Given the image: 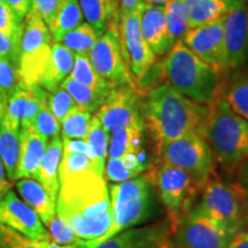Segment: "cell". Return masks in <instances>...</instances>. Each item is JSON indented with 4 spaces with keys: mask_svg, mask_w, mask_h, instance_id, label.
Segmentation results:
<instances>
[{
    "mask_svg": "<svg viewBox=\"0 0 248 248\" xmlns=\"http://www.w3.org/2000/svg\"><path fill=\"white\" fill-rule=\"evenodd\" d=\"M57 215L83 241L95 240L109 230L113 213L104 176L83 172L60 179Z\"/></svg>",
    "mask_w": 248,
    "mask_h": 248,
    "instance_id": "cell-1",
    "label": "cell"
},
{
    "mask_svg": "<svg viewBox=\"0 0 248 248\" xmlns=\"http://www.w3.org/2000/svg\"><path fill=\"white\" fill-rule=\"evenodd\" d=\"M140 107L157 150L185 136L203 137L210 110L209 106L197 104L168 84L148 90Z\"/></svg>",
    "mask_w": 248,
    "mask_h": 248,
    "instance_id": "cell-2",
    "label": "cell"
},
{
    "mask_svg": "<svg viewBox=\"0 0 248 248\" xmlns=\"http://www.w3.org/2000/svg\"><path fill=\"white\" fill-rule=\"evenodd\" d=\"M215 68L200 60L178 39L162 62L167 84L200 105L210 106L223 94L221 77Z\"/></svg>",
    "mask_w": 248,
    "mask_h": 248,
    "instance_id": "cell-3",
    "label": "cell"
},
{
    "mask_svg": "<svg viewBox=\"0 0 248 248\" xmlns=\"http://www.w3.org/2000/svg\"><path fill=\"white\" fill-rule=\"evenodd\" d=\"M151 176L140 175L130 181L111 184L109 195L113 221L106 233L95 240H80L77 246L91 248L128 229L150 219L155 213V191Z\"/></svg>",
    "mask_w": 248,
    "mask_h": 248,
    "instance_id": "cell-4",
    "label": "cell"
},
{
    "mask_svg": "<svg viewBox=\"0 0 248 248\" xmlns=\"http://www.w3.org/2000/svg\"><path fill=\"white\" fill-rule=\"evenodd\" d=\"M209 107L203 138L223 168L234 171L248 160V122L232 109L224 94Z\"/></svg>",
    "mask_w": 248,
    "mask_h": 248,
    "instance_id": "cell-5",
    "label": "cell"
},
{
    "mask_svg": "<svg viewBox=\"0 0 248 248\" xmlns=\"http://www.w3.org/2000/svg\"><path fill=\"white\" fill-rule=\"evenodd\" d=\"M52 38L44 21L29 11L23 20L18 70L23 86H42L51 60Z\"/></svg>",
    "mask_w": 248,
    "mask_h": 248,
    "instance_id": "cell-6",
    "label": "cell"
},
{
    "mask_svg": "<svg viewBox=\"0 0 248 248\" xmlns=\"http://www.w3.org/2000/svg\"><path fill=\"white\" fill-rule=\"evenodd\" d=\"M195 206L233 234L247 225L246 202L237 183L212 178L201 188L199 203Z\"/></svg>",
    "mask_w": 248,
    "mask_h": 248,
    "instance_id": "cell-7",
    "label": "cell"
},
{
    "mask_svg": "<svg viewBox=\"0 0 248 248\" xmlns=\"http://www.w3.org/2000/svg\"><path fill=\"white\" fill-rule=\"evenodd\" d=\"M161 162L184 170L201 190L213 178L215 156L203 137L190 135L164 144L157 150Z\"/></svg>",
    "mask_w": 248,
    "mask_h": 248,
    "instance_id": "cell-8",
    "label": "cell"
},
{
    "mask_svg": "<svg viewBox=\"0 0 248 248\" xmlns=\"http://www.w3.org/2000/svg\"><path fill=\"white\" fill-rule=\"evenodd\" d=\"M148 175L167 210L170 229L173 232L182 216L192 207L197 185L184 170L164 162H160Z\"/></svg>",
    "mask_w": 248,
    "mask_h": 248,
    "instance_id": "cell-9",
    "label": "cell"
},
{
    "mask_svg": "<svg viewBox=\"0 0 248 248\" xmlns=\"http://www.w3.org/2000/svg\"><path fill=\"white\" fill-rule=\"evenodd\" d=\"M89 59L98 75L113 88L132 86L137 89L122 54L119 30L115 22L108 24L106 31L99 37L90 51Z\"/></svg>",
    "mask_w": 248,
    "mask_h": 248,
    "instance_id": "cell-10",
    "label": "cell"
},
{
    "mask_svg": "<svg viewBox=\"0 0 248 248\" xmlns=\"http://www.w3.org/2000/svg\"><path fill=\"white\" fill-rule=\"evenodd\" d=\"M175 248H226L232 235L197 206H192L176 225Z\"/></svg>",
    "mask_w": 248,
    "mask_h": 248,
    "instance_id": "cell-11",
    "label": "cell"
},
{
    "mask_svg": "<svg viewBox=\"0 0 248 248\" xmlns=\"http://www.w3.org/2000/svg\"><path fill=\"white\" fill-rule=\"evenodd\" d=\"M144 5V4H142ZM131 13L121 14L120 43L122 53L125 55L130 70L141 85L142 80L150 73L155 62V54L142 37L140 30L141 8Z\"/></svg>",
    "mask_w": 248,
    "mask_h": 248,
    "instance_id": "cell-12",
    "label": "cell"
},
{
    "mask_svg": "<svg viewBox=\"0 0 248 248\" xmlns=\"http://www.w3.org/2000/svg\"><path fill=\"white\" fill-rule=\"evenodd\" d=\"M226 68L238 69L248 61V2L231 0L223 16Z\"/></svg>",
    "mask_w": 248,
    "mask_h": 248,
    "instance_id": "cell-13",
    "label": "cell"
},
{
    "mask_svg": "<svg viewBox=\"0 0 248 248\" xmlns=\"http://www.w3.org/2000/svg\"><path fill=\"white\" fill-rule=\"evenodd\" d=\"M182 42L200 60L218 71L224 73L226 68L223 17L213 22L191 29L182 38Z\"/></svg>",
    "mask_w": 248,
    "mask_h": 248,
    "instance_id": "cell-14",
    "label": "cell"
},
{
    "mask_svg": "<svg viewBox=\"0 0 248 248\" xmlns=\"http://www.w3.org/2000/svg\"><path fill=\"white\" fill-rule=\"evenodd\" d=\"M139 115H141L140 97L138 90L132 86L114 88L95 113L109 135L123 129Z\"/></svg>",
    "mask_w": 248,
    "mask_h": 248,
    "instance_id": "cell-15",
    "label": "cell"
},
{
    "mask_svg": "<svg viewBox=\"0 0 248 248\" xmlns=\"http://www.w3.org/2000/svg\"><path fill=\"white\" fill-rule=\"evenodd\" d=\"M0 223L37 241H51L39 216L24 201L9 190L0 200Z\"/></svg>",
    "mask_w": 248,
    "mask_h": 248,
    "instance_id": "cell-16",
    "label": "cell"
},
{
    "mask_svg": "<svg viewBox=\"0 0 248 248\" xmlns=\"http://www.w3.org/2000/svg\"><path fill=\"white\" fill-rule=\"evenodd\" d=\"M48 145V139L43 136L31 122H21L20 159L16 169V179H36L39 164Z\"/></svg>",
    "mask_w": 248,
    "mask_h": 248,
    "instance_id": "cell-17",
    "label": "cell"
},
{
    "mask_svg": "<svg viewBox=\"0 0 248 248\" xmlns=\"http://www.w3.org/2000/svg\"><path fill=\"white\" fill-rule=\"evenodd\" d=\"M171 232L169 222L154 223L141 228H132L101 241L91 248H155L168 239ZM77 248H84L78 247Z\"/></svg>",
    "mask_w": 248,
    "mask_h": 248,
    "instance_id": "cell-18",
    "label": "cell"
},
{
    "mask_svg": "<svg viewBox=\"0 0 248 248\" xmlns=\"http://www.w3.org/2000/svg\"><path fill=\"white\" fill-rule=\"evenodd\" d=\"M140 30L155 55H164L176 43L167 26L164 5L144 2L140 13Z\"/></svg>",
    "mask_w": 248,
    "mask_h": 248,
    "instance_id": "cell-19",
    "label": "cell"
},
{
    "mask_svg": "<svg viewBox=\"0 0 248 248\" xmlns=\"http://www.w3.org/2000/svg\"><path fill=\"white\" fill-rule=\"evenodd\" d=\"M145 128L146 125L144 119L139 115L123 129L111 133L108 147V159H121L129 154L142 151Z\"/></svg>",
    "mask_w": 248,
    "mask_h": 248,
    "instance_id": "cell-20",
    "label": "cell"
},
{
    "mask_svg": "<svg viewBox=\"0 0 248 248\" xmlns=\"http://www.w3.org/2000/svg\"><path fill=\"white\" fill-rule=\"evenodd\" d=\"M63 154V144L60 136L51 139L39 164L36 181L42 184L52 200L57 202V198L60 188L59 181V167Z\"/></svg>",
    "mask_w": 248,
    "mask_h": 248,
    "instance_id": "cell-21",
    "label": "cell"
},
{
    "mask_svg": "<svg viewBox=\"0 0 248 248\" xmlns=\"http://www.w3.org/2000/svg\"><path fill=\"white\" fill-rule=\"evenodd\" d=\"M16 188L24 202L39 216L43 224L48 226L57 215V202L52 200L39 182L32 178H22L16 183Z\"/></svg>",
    "mask_w": 248,
    "mask_h": 248,
    "instance_id": "cell-22",
    "label": "cell"
},
{
    "mask_svg": "<svg viewBox=\"0 0 248 248\" xmlns=\"http://www.w3.org/2000/svg\"><path fill=\"white\" fill-rule=\"evenodd\" d=\"M20 124L5 114L0 125V159L9 181H16V169L20 159Z\"/></svg>",
    "mask_w": 248,
    "mask_h": 248,
    "instance_id": "cell-23",
    "label": "cell"
},
{
    "mask_svg": "<svg viewBox=\"0 0 248 248\" xmlns=\"http://www.w3.org/2000/svg\"><path fill=\"white\" fill-rule=\"evenodd\" d=\"M40 92V86H20L9 95L6 115L18 123H32L39 109Z\"/></svg>",
    "mask_w": 248,
    "mask_h": 248,
    "instance_id": "cell-24",
    "label": "cell"
},
{
    "mask_svg": "<svg viewBox=\"0 0 248 248\" xmlns=\"http://www.w3.org/2000/svg\"><path fill=\"white\" fill-rule=\"evenodd\" d=\"M150 168L146 153L144 151L129 154L121 159H108L105 164L104 175L111 183H123L138 177Z\"/></svg>",
    "mask_w": 248,
    "mask_h": 248,
    "instance_id": "cell-25",
    "label": "cell"
},
{
    "mask_svg": "<svg viewBox=\"0 0 248 248\" xmlns=\"http://www.w3.org/2000/svg\"><path fill=\"white\" fill-rule=\"evenodd\" d=\"M74 61H75V53H73L63 44L53 40L47 75L40 88L47 92L57 89L61 84L62 80L70 75Z\"/></svg>",
    "mask_w": 248,
    "mask_h": 248,
    "instance_id": "cell-26",
    "label": "cell"
},
{
    "mask_svg": "<svg viewBox=\"0 0 248 248\" xmlns=\"http://www.w3.org/2000/svg\"><path fill=\"white\" fill-rule=\"evenodd\" d=\"M183 2L187 11L190 29L222 18L230 5L226 0H183Z\"/></svg>",
    "mask_w": 248,
    "mask_h": 248,
    "instance_id": "cell-27",
    "label": "cell"
},
{
    "mask_svg": "<svg viewBox=\"0 0 248 248\" xmlns=\"http://www.w3.org/2000/svg\"><path fill=\"white\" fill-rule=\"evenodd\" d=\"M83 13L78 0H64L53 20L48 24L54 42L61 43L63 37L83 22Z\"/></svg>",
    "mask_w": 248,
    "mask_h": 248,
    "instance_id": "cell-28",
    "label": "cell"
},
{
    "mask_svg": "<svg viewBox=\"0 0 248 248\" xmlns=\"http://www.w3.org/2000/svg\"><path fill=\"white\" fill-rule=\"evenodd\" d=\"M83 16L100 35L105 32L111 17L116 16L117 4L114 0H78Z\"/></svg>",
    "mask_w": 248,
    "mask_h": 248,
    "instance_id": "cell-29",
    "label": "cell"
},
{
    "mask_svg": "<svg viewBox=\"0 0 248 248\" xmlns=\"http://www.w3.org/2000/svg\"><path fill=\"white\" fill-rule=\"evenodd\" d=\"M60 86L69 93L77 106L82 109L90 111L91 114L98 111L109 94V93L98 91V90L90 88V86L80 84L75 79L71 78L70 76L62 80Z\"/></svg>",
    "mask_w": 248,
    "mask_h": 248,
    "instance_id": "cell-30",
    "label": "cell"
},
{
    "mask_svg": "<svg viewBox=\"0 0 248 248\" xmlns=\"http://www.w3.org/2000/svg\"><path fill=\"white\" fill-rule=\"evenodd\" d=\"M223 94L232 109L248 122V74L235 73Z\"/></svg>",
    "mask_w": 248,
    "mask_h": 248,
    "instance_id": "cell-31",
    "label": "cell"
},
{
    "mask_svg": "<svg viewBox=\"0 0 248 248\" xmlns=\"http://www.w3.org/2000/svg\"><path fill=\"white\" fill-rule=\"evenodd\" d=\"M69 76L80 84L90 86L101 92L109 93L114 89L109 83L98 75L90 61L89 55L86 54H75V61Z\"/></svg>",
    "mask_w": 248,
    "mask_h": 248,
    "instance_id": "cell-32",
    "label": "cell"
},
{
    "mask_svg": "<svg viewBox=\"0 0 248 248\" xmlns=\"http://www.w3.org/2000/svg\"><path fill=\"white\" fill-rule=\"evenodd\" d=\"M100 36V33L89 23H80L63 37L62 43L73 53L89 55L93 45Z\"/></svg>",
    "mask_w": 248,
    "mask_h": 248,
    "instance_id": "cell-33",
    "label": "cell"
},
{
    "mask_svg": "<svg viewBox=\"0 0 248 248\" xmlns=\"http://www.w3.org/2000/svg\"><path fill=\"white\" fill-rule=\"evenodd\" d=\"M83 172H95L104 176L105 170L101 169L100 166L95 161L90 159L84 154L63 152L60 167H59V181L68 177V176Z\"/></svg>",
    "mask_w": 248,
    "mask_h": 248,
    "instance_id": "cell-34",
    "label": "cell"
},
{
    "mask_svg": "<svg viewBox=\"0 0 248 248\" xmlns=\"http://www.w3.org/2000/svg\"><path fill=\"white\" fill-rule=\"evenodd\" d=\"M164 16L170 35L177 42L190 31L187 11L183 0H168L164 4Z\"/></svg>",
    "mask_w": 248,
    "mask_h": 248,
    "instance_id": "cell-35",
    "label": "cell"
},
{
    "mask_svg": "<svg viewBox=\"0 0 248 248\" xmlns=\"http://www.w3.org/2000/svg\"><path fill=\"white\" fill-rule=\"evenodd\" d=\"M91 119L90 111L78 106L73 108L60 123L62 139H85Z\"/></svg>",
    "mask_w": 248,
    "mask_h": 248,
    "instance_id": "cell-36",
    "label": "cell"
},
{
    "mask_svg": "<svg viewBox=\"0 0 248 248\" xmlns=\"http://www.w3.org/2000/svg\"><path fill=\"white\" fill-rule=\"evenodd\" d=\"M32 125L47 139L58 137L60 135V122L55 119L52 111L49 110L47 104V92L44 89H42V92H40L39 109L35 120L32 121Z\"/></svg>",
    "mask_w": 248,
    "mask_h": 248,
    "instance_id": "cell-37",
    "label": "cell"
},
{
    "mask_svg": "<svg viewBox=\"0 0 248 248\" xmlns=\"http://www.w3.org/2000/svg\"><path fill=\"white\" fill-rule=\"evenodd\" d=\"M85 140L94 152L95 156L101 166L105 167L108 156V147H109V133L104 128L97 116H93L90 122L89 132Z\"/></svg>",
    "mask_w": 248,
    "mask_h": 248,
    "instance_id": "cell-38",
    "label": "cell"
},
{
    "mask_svg": "<svg viewBox=\"0 0 248 248\" xmlns=\"http://www.w3.org/2000/svg\"><path fill=\"white\" fill-rule=\"evenodd\" d=\"M49 241H37L0 223V248H46Z\"/></svg>",
    "mask_w": 248,
    "mask_h": 248,
    "instance_id": "cell-39",
    "label": "cell"
},
{
    "mask_svg": "<svg viewBox=\"0 0 248 248\" xmlns=\"http://www.w3.org/2000/svg\"><path fill=\"white\" fill-rule=\"evenodd\" d=\"M20 86L23 85L18 67L7 59L0 57V93L8 99Z\"/></svg>",
    "mask_w": 248,
    "mask_h": 248,
    "instance_id": "cell-40",
    "label": "cell"
},
{
    "mask_svg": "<svg viewBox=\"0 0 248 248\" xmlns=\"http://www.w3.org/2000/svg\"><path fill=\"white\" fill-rule=\"evenodd\" d=\"M47 104L49 110L52 111V114H53L55 119H57L60 123L62 122V120L64 119V116H66L73 108H75L77 106L69 93H68L64 89H62L60 85H59L55 90H53V91L47 92Z\"/></svg>",
    "mask_w": 248,
    "mask_h": 248,
    "instance_id": "cell-41",
    "label": "cell"
},
{
    "mask_svg": "<svg viewBox=\"0 0 248 248\" xmlns=\"http://www.w3.org/2000/svg\"><path fill=\"white\" fill-rule=\"evenodd\" d=\"M48 233L53 243L61 246H70V245H78L80 239L77 237L73 228L66 221L60 218L58 215L52 219L48 224Z\"/></svg>",
    "mask_w": 248,
    "mask_h": 248,
    "instance_id": "cell-42",
    "label": "cell"
},
{
    "mask_svg": "<svg viewBox=\"0 0 248 248\" xmlns=\"http://www.w3.org/2000/svg\"><path fill=\"white\" fill-rule=\"evenodd\" d=\"M23 23L14 33L0 32V57L7 59L18 67L21 52V37H22Z\"/></svg>",
    "mask_w": 248,
    "mask_h": 248,
    "instance_id": "cell-43",
    "label": "cell"
},
{
    "mask_svg": "<svg viewBox=\"0 0 248 248\" xmlns=\"http://www.w3.org/2000/svg\"><path fill=\"white\" fill-rule=\"evenodd\" d=\"M64 0H30V11L47 24L51 23Z\"/></svg>",
    "mask_w": 248,
    "mask_h": 248,
    "instance_id": "cell-44",
    "label": "cell"
},
{
    "mask_svg": "<svg viewBox=\"0 0 248 248\" xmlns=\"http://www.w3.org/2000/svg\"><path fill=\"white\" fill-rule=\"evenodd\" d=\"M23 21H18L11 7L5 1L0 2V32L14 33L22 26Z\"/></svg>",
    "mask_w": 248,
    "mask_h": 248,
    "instance_id": "cell-45",
    "label": "cell"
},
{
    "mask_svg": "<svg viewBox=\"0 0 248 248\" xmlns=\"http://www.w3.org/2000/svg\"><path fill=\"white\" fill-rule=\"evenodd\" d=\"M62 144H63V152H67V153L84 154L88 157H90V159L95 161L100 166V168L105 170V167L101 166L100 162H99L94 152H93L91 146H90L85 139H62Z\"/></svg>",
    "mask_w": 248,
    "mask_h": 248,
    "instance_id": "cell-46",
    "label": "cell"
},
{
    "mask_svg": "<svg viewBox=\"0 0 248 248\" xmlns=\"http://www.w3.org/2000/svg\"><path fill=\"white\" fill-rule=\"evenodd\" d=\"M11 7L18 21H23L28 12L30 11V0H4Z\"/></svg>",
    "mask_w": 248,
    "mask_h": 248,
    "instance_id": "cell-47",
    "label": "cell"
},
{
    "mask_svg": "<svg viewBox=\"0 0 248 248\" xmlns=\"http://www.w3.org/2000/svg\"><path fill=\"white\" fill-rule=\"evenodd\" d=\"M235 183L239 185L240 190L243 192L248 212V160L245 161L238 168V181Z\"/></svg>",
    "mask_w": 248,
    "mask_h": 248,
    "instance_id": "cell-48",
    "label": "cell"
},
{
    "mask_svg": "<svg viewBox=\"0 0 248 248\" xmlns=\"http://www.w3.org/2000/svg\"><path fill=\"white\" fill-rule=\"evenodd\" d=\"M226 248H248V224L232 235Z\"/></svg>",
    "mask_w": 248,
    "mask_h": 248,
    "instance_id": "cell-49",
    "label": "cell"
},
{
    "mask_svg": "<svg viewBox=\"0 0 248 248\" xmlns=\"http://www.w3.org/2000/svg\"><path fill=\"white\" fill-rule=\"evenodd\" d=\"M121 5V14L131 13V12L137 11L144 4L142 0H119Z\"/></svg>",
    "mask_w": 248,
    "mask_h": 248,
    "instance_id": "cell-50",
    "label": "cell"
},
{
    "mask_svg": "<svg viewBox=\"0 0 248 248\" xmlns=\"http://www.w3.org/2000/svg\"><path fill=\"white\" fill-rule=\"evenodd\" d=\"M9 190H11V183L8 181V177L5 171V167L2 164L1 159H0V200L5 197Z\"/></svg>",
    "mask_w": 248,
    "mask_h": 248,
    "instance_id": "cell-51",
    "label": "cell"
},
{
    "mask_svg": "<svg viewBox=\"0 0 248 248\" xmlns=\"http://www.w3.org/2000/svg\"><path fill=\"white\" fill-rule=\"evenodd\" d=\"M7 98L0 97V125H1L2 120H4V116L6 114V108H7Z\"/></svg>",
    "mask_w": 248,
    "mask_h": 248,
    "instance_id": "cell-52",
    "label": "cell"
},
{
    "mask_svg": "<svg viewBox=\"0 0 248 248\" xmlns=\"http://www.w3.org/2000/svg\"><path fill=\"white\" fill-rule=\"evenodd\" d=\"M46 248H77V245H70V246H61V245H58L55 243H51L49 241L47 247Z\"/></svg>",
    "mask_w": 248,
    "mask_h": 248,
    "instance_id": "cell-53",
    "label": "cell"
},
{
    "mask_svg": "<svg viewBox=\"0 0 248 248\" xmlns=\"http://www.w3.org/2000/svg\"><path fill=\"white\" fill-rule=\"evenodd\" d=\"M155 248H175L173 247V245L171 241H169L168 239H166L164 241H162V243H160L159 245H157L156 247Z\"/></svg>",
    "mask_w": 248,
    "mask_h": 248,
    "instance_id": "cell-54",
    "label": "cell"
},
{
    "mask_svg": "<svg viewBox=\"0 0 248 248\" xmlns=\"http://www.w3.org/2000/svg\"><path fill=\"white\" fill-rule=\"evenodd\" d=\"M146 4H154V5H164L168 0H142Z\"/></svg>",
    "mask_w": 248,
    "mask_h": 248,
    "instance_id": "cell-55",
    "label": "cell"
},
{
    "mask_svg": "<svg viewBox=\"0 0 248 248\" xmlns=\"http://www.w3.org/2000/svg\"><path fill=\"white\" fill-rule=\"evenodd\" d=\"M0 97H4V98H6V97H5V95H2V94H1V93H0Z\"/></svg>",
    "mask_w": 248,
    "mask_h": 248,
    "instance_id": "cell-56",
    "label": "cell"
},
{
    "mask_svg": "<svg viewBox=\"0 0 248 248\" xmlns=\"http://www.w3.org/2000/svg\"><path fill=\"white\" fill-rule=\"evenodd\" d=\"M114 1H115V2H116V4H117V2H119V0H114Z\"/></svg>",
    "mask_w": 248,
    "mask_h": 248,
    "instance_id": "cell-57",
    "label": "cell"
},
{
    "mask_svg": "<svg viewBox=\"0 0 248 248\" xmlns=\"http://www.w3.org/2000/svg\"><path fill=\"white\" fill-rule=\"evenodd\" d=\"M226 1H228V2H230V1H231V0H226Z\"/></svg>",
    "mask_w": 248,
    "mask_h": 248,
    "instance_id": "cell-58",
    "label": "cell"
},
{
    "mask_svg": "<svg viewBox=\"0 0 248 248\" xmlns=\"http://www.w3.org/2000/svg\"><path fill=\"white\" fill-rule=\"evenodd\" d=\"M1 1H4V0H0V2H1Z\"/></svg>",
    "mask_w": 248,
    "mask_h": 248,
    "instance_id": "cell-59",
    "label": "cell"
},
{
    "mask_svg": "<svg viewBox=\"0 0 248 248\" xmlns=\"http://www.w3.org/2000/svg\"><path fill=\"white\" fill-rule=\"evenodd\" d=\"M245 1H247V2H248V0H245Z\"/></svg>",
    "mask_w": 248,
    "mask_h": 248,
    "instance_id": "cell-60",
    "label": "cell"
},
{
    "mask_svg": "<svg viewBox=\"0 0 248 248\" xmlns=\"http://www.w3.org/2000/svg\"><path fill=\"white\" fill-rule=\"evenodd\" d=\"M247 224H248V222H247Z\"/></svg>",
    "mask_w": 248,
    "mask_h": 248,
    "instance_id": "cell-61",
    "label": "cell"
}]
</instances>
